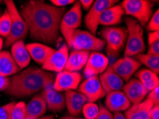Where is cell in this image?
Returning <instances> with one entry per match:
<instances>
[{
    "label": "cell",
    "instance_id": "6da1fadb",
    "mask_svg": "<svg viewBox=\"0 0 159 119\" xmlns=\"http://www.w3.org/2000/svg\"><path fill=\"white\" fill-rule=\"evenodd\" d=\"M65 11L64 7H57L44 1L31 0L21 7L20 14L33 41L54 43L59 37L60 23Z\"/></svg>",
    "mask_w": 159,
    "mask_h": 119
},
{
    "label": "cell",
    "instance_id": "7a4b0ae2",
    "mask_svg": "<svg viewBox=\"0 0 159 119\" xmlns=\"http://www.w3.org/2000/svg\"><path fill=\"white\" fill-rule=\"evenodd\" d=\"M54 79V75L52 73L37 67H30L9 78L5 93L19 98L26 97L52 86Z\"/></svg>",
    "mask_w": 159,
    "mask_h": 119
},
{
    "label": "cell",
    "instance_id": "3957f363",
    "mask_svg": "<svg viewBox=\"0 0 159 119\" xmlns=\"http://www.w3.org/2000/svg\"><path fill=\"white\" fill-rule=\"evenodd\" d=\"M126 24L127 39L125 48V57H133L135 56L143 54L146 51L143 27L136 19L127 17L125 19Z\"/></svg>",
    "mask_w": 159,
    "mask_h": 119
},
{
    "label": "cell",
    "instance_id": "277c9868",
    "mask_svg": "<svg viewBox=\"0 0 159 119\" xmlns=\"http://www.w3.org/2000/svg\"><path fill=\"white\" fill-rule=\"evenodd\" d=\"M4 2L11 19L10 33L5 41V47H9L19 40L25 39L29 34V29L14 2L11 0H7Z\"/></svg>",
    "mask_w": 159,
    "mask_h": 119
},
{
    "label": "cell",
    "instance_id": "5b68a950",
    "mask_svg": "<svg viewBox=\"0 0 159 119\" xmlns=\"http://www.w3.org/2000/svg\"><path fill=\"white\" fill-rule=\"evenodd\" d=\"M121 6L125 14L136 19L142 27L147 25L152 15L153 4L148 0H124Z\"/></svg>",
    "mask_w": 159,
    "mask_h": 119
},
{
    "label": "cell",
    "instance_id": "8992f818",
    "mask_svg": "<svg viewBox=\"0 0 159 119\" xmlns=\"http://www.w3.org/2000/svg\"><path fill=\"white\" fill-rule=\"evenodd\" d=\"M81 19L82 10L80 2H75L70 10L64 14L60 23L59 30L66 40L69 48H71L72 36L77 28L80 26Z\"/></svg>",
    "mask_w": 159,
    "mask_h": 119
},
{
    "label": "cell",
    "instance_id": "52a82bcc",
    "mask_svg": "<svg viewBox=\"0 0 159 119\" xmlns=\"http://www.w3.org/2000/svg\"><path fill=\"white\" fill-rule=\"evenodd\" d=\"M104 40L96 37L95 35L86 31L76 30L72 36L71 48L77 51L98 52L104 48Z\"/></svg>",
    "mask_w": 159,
    "mask_h": 119
},
{
    "label": "cell",
    "instance_id": "ba28073f",
    "mask_svg": "<svg viewBox=\"0 0 159 119\" xmlns=\"http://www.w3.org/2000/svg\"><path fill=\"white\" fill-rule=\"evenodd\" d=\"M107 44L108 54L115 57L124 47L127 39V30L125 27H108L104 28L101 32Z\"/></svg>",
    "mask_w": 159,
    "mask_h": 119
},
{
    "label": "cell",
    "instance_id": "9c48e42d",
    "mask_svg": "<svg viewBox=\"0 0 159 119\" xmlns=\"http://www.w3.org/2000/svg\"><path fill=\"white\" fill-rule=\"evenodd\" d=\"M119 1L115 0H96L93 2L92 7L89 10L84 19L86 28L91 31V34L94 35L97 31L98 26L99 25V19L101 16L106 9L115 5Z\"/></svg>",
    "mask_w": 159,
    "mask_h": 119
},
{
    "label": "cell",
    "instance_id": "30bf717a",
    "mask_svg": "<svg viewBox=\"0 0 159 119\" xmlns=\"http://www.w3.org/2000/svg\"><path fill=\"white\" fill-rule=\"evenodd\" d=\"M82 79L79 72L62 71L55 78L52 89L58 92L74 91L78 88Z\"/></svg>",
    "mask_w": 159,
    "mask_h": 119
},
{
    "label": "cell",
    "instance_id": "8fae6325",
    "mask_svg": "<svg viewBox=\"0 0 159 119\" xmlns=\"http://www.w3.org/2000/svg\"><path fill=\"white\" fill-rule=\"evenodd\" d=\"M79 91L86 97L89 103H94L107 95L98 76L87 78L79 86Z\"/></svg>",
    "mask_w": 159,
    "mask_h": 119
},
{
    "label": "cell",
    "instance_id": "7c38bea8",
    "mask_svg": "<svg viewBox=\"0 0 159 119\" xmlns=\"http://www.w3.org/2000/svg\"><path fill=\"white\" fill-rule=\"evenodd\" d=\"M69 47L64 43L58 50H55L42 65L46 71L61 72L64 71L69 57Z\"/></svg>",
    "mask_w": 159,
    "mask_h": 119
},
{
    "label": "cell",
    "instance_id": "4fadbf2b",
    "mask_svg": "<svg viewBox=\"0 0 159 119\" xmlns=\"http://www.w3.org/2000/svg\"><path fill=\"white\" fill-rule=\"evenodd\" d=\"M141 64L133 57H124L111 65L112 69L124 81L128 82L140 68Z\"/></svg>",
    "mask_w": 159,
    "mask_h": 119
},
{
    "label": "cell",
    "instance_id": "5bb4252c",
    "mask_svg": "<svg viewBox=\"0 0 159 119\" xmlns=\"http://www.w3.org/2000/svg\"><path fill=\"white\" fill-rule=\"evenodd\" d=\"M109 59L102 53L93 52L90 53L87 62L84 66V74L86 77L89 78L102 73L107 69Z\"/></svg>",
    "mask_w": 159,
    "mask_h": 119
},
{
    "label": "cell",
    "instance_id": "9a60e30c",
    "mask_svg": "<svg viewBox=\"0 0 159 119\" xmlns=\"http://www.w3.org/2000/svg\"><path fill=\"white\" fill-rule=\"evenodd\" d=\"M122 89L132 105L139 104L143 101V99H145L149 92L136 78L130 79L127 84L123 86Z\"/></svg>",
    "mask_w": 159,
    "mask_h": 119
},
{
    "label": "cell",
    "instance_id": "2e32d148",
    "mask_svg": "<svg viewBox=\"0 0 159 119\" xmlns=\"http://www.w3.org/2000/svg\"><path fill=\"white\" fill-rule=\"evenodd\" d=\"M131 106V102L123 91H113L106 95L105 107L111 112L121 113L128 110Z\"/></svg>",
    "mask_w": 159,
    "mask_h": 119
},
{
    "label": "cell",
    "instance_id": "e0dca14e",
    "mask_svg": "<svg viewBox=\"0 0 159 119\" xmlns=\"http://www.w3.org/2000/svg\"><path fill=\"white\" fill-rule=\"evenodd\" d=\"M41 95L44 98L47 108L52 112H61L66 106L65 96L52 87L43 89Z\"/></svg>",
    "mask_w": 159,
    "mask_h": 119
},
{
    "label": "cell",
    "instance_id": "ac0fdd59",
    "mask_svg": "<svg viewBox=\"0 0 159 119\" xmlns=\"http://www.w3.org/2000/svg\"><path fill=\"white\" fill-rule=\"evenodd\" d=\"M98 78L106 94L121 91L124 86V81L114 71L111 65H108L107 69L101 74Z\"/></svg>",
    "mask_w": 159,
    "mask_h": 119
},
{
    "label": "cell",
    "instance_id": "d6986e66",
    "mask_svg": "<svg viewBox=\"0 0 159 119\" xmlns=\"http://www.w3.org/2000/svg\"><path fill=\"white\" fill-rule=\"evenodd\" d=\"M65 100L66 106L68 109L69 114L71 116H77L82 112L83 106L88 103L86 97L80 92L75 91H65Z\"/></svg>",
    "mask_w": 159,
    "mask_h": 119
},
{
    "label": "cell",
    "instance_id": "ffe728a7",
    "mask_svg": "<svg viewBox=\"0 0 159 119\" xmlns=\"http://www.w3.org/2000/svg\"><path fill=\"white\" fill-rule=\"evenodd\" d=\"M11 55L19 69H24L30 64L31 57L23 40H19L11 46Z\"/></svg>",
    "mask_w": 159,
    "mask_h": 119
},
{
    "label": "cell",
    "instance_id": "44dd1931",
    "mask_svg": "<svg viewBox=\"0 0 159 119\" xmlns=\"http://www.w3.org/2000/svg\"><path fill=\"white\" fill-rule=\"evenodd\" d=\"M47 105L41 94H37L26 104L25 119H38L42 117L47 111Z\"/></svg>",
    "mask_w": 159,
    "mask_h": 119
},
{
    "label": "cell",
    "instance_id": "7402d4cb",
    "mask_svg": "<svg viewBox=\"0 0 159 119\" xmlns=\"http://www.w3.org/2000/svg\"><path fill=\"white\" fill-rule=\"evenodd\" d=\"M31 59L37 64L43 65L55 49L40 43H31L26 45Z\"/></svg>",
    "mask_w": 159,
    "mask_h": 119
},
{
    "label": "cell",
    "instance_id": "603a6c76",
    "mask_svg": "<svg viewBox=\"0 0 159 119\" xmlns=\"http://www.w3.org/2000/svg\"><path fill=\"white\" fill-rule=\"evenodd\" d=\"M90 52L86 51L73 50L69 55L64 70L68 71L78 72L85 66Z\"/></svg>",
    "mask_w": 159,
    "mask_h": 119
},
{
    "label": "cell",
    "instance_id": "cb8c5ba5",
    "mask_svg": "<svg viewBox=\"0 0 159 119\" xmlns=\"http://www.w3.org/2000/svg\"><path fill=\"white\" fill-rule=\"evenodd\" d=\"M154 105L149 99L142 101L139 104H134L125 111L124 116L126 119H150L149 111Z\"/></svg>",
    "mask_w": 159,
    "mask_h": 119
},
{
    "label": "cell",
    "instance_id": "d4e9b609",
    "mask_svg": "<svg viewBox=\"0 0 159 119\" xmlns=\"http://www.w3.org/2000/svg\"><path fill=\"white\" fill-rule=\"evenodd\" d=\"M124 14L125 13L121 4L111 7L102 13L99 19V25L107 26L116 25L121 21Z\"/></svg>",
    "mask_w": 159,
    "mask_h": 119
},
{
    "label": "cell",
    "instance_id": "484cf974",
    "mask_svg": "<svg viewBox=\"0 0 159 119\" xmlns=\"http://www.w3.org/2000/svg\"><path fill=\"white\" fill-rule=\"evenodd\" d=\"M19 70L11 53L8 51H2L0 52V75L6 77L14 76Z\"/></svg>",
    "mask_w": 159,
    "mask_h": 119
},
{
    "label": "cell",
    "instance_id": "4316f807",
    "mask_svg": "<svg viewBox=\"0 0 159 119\" xmlns=\"http://www.w3.org/2000/svg\"><path fill=\"white\" fill-rule=\"evenodd\" d=\"M134 59L140 62L141 64L145 65L148 69L158 76L159 73V56L140 54L135 56Z\"/></svg>",
    "mask_w": 159,
    "mask_h": 119
},
{
    "label": "cell",
    "instance_id": "83f0119b",
    "mask_svg": "<svg viewBox=\"0 0 159 119\" xmlns=\"http://www.w3.org/2000/svg\"><path fill=\"white\" fill-rule=\"evenodd\" d=\"M11 19L8 11L5 9L3 14L0 16V36L7 38L10 33Z\"/></svg>",
    "mask_w": 159,
    "mask_h": 119
},
{
    "label": "cell",
    "instance_id": "f1b7e54d",
    "mask_svg": "<svg viewBox=\"0 0 159 119\" xmlns=\"http://www.w3.org/2000/svg\"><path fill=\"white\" fill-rule=\"evenodd\" d=\"M99 106L95 103H86L84 105L82 113L85 119H96L97 118Z\"/></svg>",
    "mask_w": 159,
    "mask_h": 119
},
{
    "label": "cell",
    "instance_id": "f546056e",
    "mask_svg": "<svg viewBox=\"0 0 159 119\" xmlns=\"http://www.w3.org/2000/svg\"><path fill=\"white\" fill-rule=\"evenodd\" d=\"M136 76V79H139L142 84H145L147 82L151 81V80L158 77L156 74H154L148 69H142L135 74Z\"/></svg>",
    "mask_w": 159,
    "mask_h": 119
},
{
    "label": "cell",
    "instance_id": "4dcf8cb0",
    "mask_svg": "<svg viewBox=\"0 0 159 119\" xmlns=\"http://www.w3.org/2000/svg\"><path fill=\"white\" fill-rule=\"evenodd\" d=\"M26 113V103L24 101L16 103L14 105L12 113H11V119H25Z\"/></svg>",
    "mask_w": 159,
    "mask_h": 119
},
{
    "label": "cell",
    "instance_id": "1f68e13d",
    "mask_svg": "<svg viewBox=\"0 0 159 119\" xmlns=\"http://www.w3.org/2000/svg\"><path fill=\"white\" fill-rule=\"evenodd\" d=\"M16 102L12 101L0 106V119H11V113Z\"/></svg>",
    "mask_w": 159,
    "mask_h": 119
},
{
    "label": "cell",
    "instance_id": "d6a6232c",
    "mask_svg": "<svg viewBox=\"0 0 159 119\" xmlns=\"http://www.w3.org/2000/svg\"><path fill=\"white\" fill-rule=\"evenodd\" d=\"M146 28L151 32L159 31V9H157L153 16H151L148 23L147 24Z\"/></svg>",
    "mask_w": 159,
    "mask_h": 119
},
{
    "label": "cell",
    "instance_id": "836d02e7",
    "mask_svg": "<svg viewBox=\"0 0 159 119\" xmlns=\"http://www.w3.org/2000/svg\"><path fill=\"white\" fill-rule=\"evenodd\" d=\"M96 119H114V114H112L105 106L101 105L97 118Z\"/></svg>",
    "mask_w": 159,
    "mask_h": 119
},
{
    "label": "cell",
    "instance_id": "e575fe53",
    "mask_svg": "<svg viewBox=\"0 0 159 119\" xmlns=\"http://www.w3.org/2000/svg\"><path fill=\"white\" fill-rule=\"evenodd\" d=\"M147 95V98L153 102V105H159V86L149 91Z\"/></svg>",
    "mask_w": 159,
    "mask_h": 119
},
{
    "label": "cell",
    "instance_id": "d590c367",
    "mask_svg": "<svg viewBox=\"0 0 159 119\" xmlns=\"http://www.w3.org/2000/svg\"><path fill=\"white\" fill-rule=\"evenodd\" d=\"M148 46L149 47L147 54L153 56H159V41Z\"/></svg>",
    "mask_w": 159,
    "mask_h": 119
},
{
    "label": "cell",
    "instance_id": "8d00e7d4",
    "mask_svg": "<svg viewBox=\"0 0 159 119\" xmlns=\"http://www.w3.org/2000/svg\"><path fill=\"white\" fill-rule=\"evenodd\" d=\"M51 2L57 7H64L71 4H74V0H52Z\"/></svg>",
    "mask_w": 159,
    "mask_h": 119
},
{
    "label": "cell",
    "instance_id": "74e56055",
    "mask_svg": "<svg viewBox=\"0 0 159 119\" xmlns=\"http://www.w3.org/2000/svg\"><path fill=\"white\" fill-rule=\"evenodd\" d=\"M158 41H159V31H152V32L149 34L148 36V45H150L154 42H158Z\"/></svg>",
    "mask_w": 159,
    "mask_h": 119
},
{
    "label": "cell",
    "instance_id": "f35d334b",
    "mask_svg": "<svg viewBox=\"0 0 159 119\" xmlns=\"http://www.w3.org/2000/svg\"><path fill=\"white\" fill-rule=\"evenodd\" d=\"M150 119H159V105L153 106L149 111Z\"/></svg>",
    "mask_w": 159,
    "mask_h": 119
},
{
    "label": "cell",
    "instance_id": "ab89813d",
    "mask_svg": "<svg viewBox=\"0 0 159 119\" xmlns=\"http://www.w3.org/2000/svg\"><path fill=\"white\" fill-rule=\"evenodd\" d=\"M9 78L0 75V91H5L9 86Z\"/></svg>",
    "mask_w": 159,
    "mask_h": 119
},
{
    "label": "cell",
    "instance_id": "60d3db41",
    "mask_svg": "<svg viewBox=\"0 0 159 119\" xmlns=\"http://www.w3.org/2000/svg\"><path fill=\"white\" fill-rule=\"evenodd\" d=\"M80 4L81 6L83 7V8L85 9V10H89L91 7H92L93 2V0H81Z\"/></svg>",
    "mask_w": 159,
    "mask_h": 119
},
{
    "label": "cell",
    "instance_id": "b9f144b4",
    "mask_svg": "<svg viewBox=\"0 0 159 119\" xmlns=\"http://www.w3.org/2000/svg\"><path fill=\"white\" fill-rule=\"evenodd\" d=\"M114 119H126L124 115L121 113H115L114 114Z\"/></svg>",
    "mask_w": 159,
    "mask_h": 119
},
{
    "label": "cell",
    "instance_id": "7bdbcfd3",
    "mask_svg": "<svg viewBox=\"0 0 159 119\" xmlns=\"http://www.w3.org/2000/svg\"><path fill=\"white\" fill-rule=\"evenodd\" d=\"M38 119H54V117L53 115H47L45 116H42V117Z\"/></svg>",
    "mask_w": 159,
    "mask_h": 119
},
{
    "label": "cell",
    "instance_id": "ee69618b",
    "mask_svg": "<svg viewBox=\"0 0 159 119\" xmlns=\"http://www.w3.org/2000/svg\"><path fill=\"white\" fill-rule=\"evenodd\" d=\"M61 119H85V118H77V117H74V116H65V117L61 118Z\"/></svg>",
    "mask_w": 159,
    "mask_h": 119
},
{
    "label": "cell",
    "instance_id": "f6af8a7d",
    "mask_svg": "<svg viewBox=\"0 0 159 119\" xmlns=\"http://www.w3.org/2000/svg\"><path fill=\"white\" fill-rule=\"evenodd\" d=\"M3 43H4L3 39L0 37V52H2V47H3Z\"/></svg>",
    "mask_w": 159,
    "mask_h": 119
},
{
    "label": "cell",
    "instance_id": "bcb514c9",
    "mask_svg": "<svg viewBox=\"0 0 159 119\" xmlns=\"http://www.w3.org/2000/svg\"><path fill=\"white\" fill-rule=\"evenodd\" d=\"M0 16H1V15H0Z\"/></svg>",
    "mask_w": 159,
    "mask_h": 119
}]
</instances>
